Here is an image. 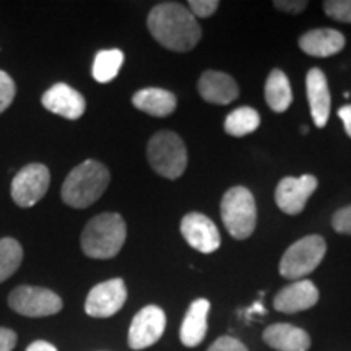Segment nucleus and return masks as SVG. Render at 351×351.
<instances>
[{"instance_id":"nucleus-24","label":"nucleus","mask_w":351,"mask_h":351,"mask_svg":"<svg viewBox=\"0 0 351 351\" xmlns=\"http://www.w3.org/2000/svg\"><path fill=\"white\" fill-rule=\"evenodd\" d=\"M23 261V247L13 238L0 239V283L19 270Z\"/></svg>"},{"instance_id":"nucleus-4","label":"nucleus","mask_w":351,"mask_h":351,"mask_svg":"<svg viewBox=\"0 0 351 351\" xmlns=\"http://www.w3.org/2000/svg\"><path fill=\"white\" fill-rule=\"evenodd\" d=\"M221 219L232 238L247 239L257 225V207L252 192L243 186L231 187L221 199Z\"/></svg>"},{"instance_id":"nucleus-28","label":"nucleus","mask_w":351,"mask_h":351,"mask_svg":"<svg viewBox=\"0 0 351 351\" xmlns=\"http://www.w3.org/2000/svg\"><path fill=\"white\" fill-rule=\"evenodd\" d=\"M332 226L340 234H351V205L335 212L332 218Z\"/></svg>"},{"instance_id":"nucleus-34","label":"nucleus","mask_w":351,"mask_h":351,"mask_svg":"<svg viewBox=\"0 0 351 351\" xmlns=\"http://www.w3.org/2000/svg\"><path fill=\"white\" fill-rule=\"evenodd\" d=\"M256 313H258V314H265V307H263L261 302H256V304H254L251 309H249V314H256Z\"/></svg>"},{"instance_id":"nucleus-14","label":"nucleus","mask_w":351,"mask_h":351,"mask_svg":"<svg viewBox=\"0 0 351 351\" xmlns=\"http://www.w3.org/2000/svg\"><path fill=\"white\" fill-rule=\"evenodd\" d=\"M319 289L311 280H298L276 293L274 306L278 313L296 314L317 304Z\"/></svg>"},{"instance_id":"nucleus-21","label":"nucleus","mask_w":351,"mask_h":351,"mask_svg":"<svg viewBox=\"0 0 351 351\" xmlns=\"http://www.w3.org/2000/svg\"><path fill=\"white\" fill-rule=\"evenodd\" d=\"M265 101L274 112H285L293 103V91L288 77L274 69L265 82Z\"/></svg>"},{"instance_id":"nucleus-15","label":"nucleus","mask_w":351,"mask_h":351,"mask_svg":"<svg viewBox=\"0 0 351 351\" xmlns=\"http://www.w3.org/2000/svg\"><path fill=\"white\" fill-rule=\"evenodd\" d=\"M306 90L314 124L322 129L326 127L328 116H330L332 104L326 73L320 69H311L306 75Z\"/></svg>"},{"instance_id":"nucleus-20","label":"nucleus","mask_w":351,"mask_h":351,"mask_svg":"<svg viewBox=\"0 0 351 351\" xmlns=\"http://www.w3.org/2000/svg\"><path fill=\"white\" fill-rule=\"evenodd\" d=\"M132 104L140 111L155 117H166L174 112L176 96L163 88H143L132 98Z\"/></svg>"},{"instance_id":"nucleus-19","label":"nucleus","mask_w":351,"mask_h":351,"mask_svg":"<svg viewBox=\"0 0 351 351\" xmlns=\"http://www.w3.org/2000/svg\"><path fill=\"white\" fill-rule=\"evenodd\" d=\"M302 52L313 57H330L345 47V36L332 28L311 29L300 38Z\"/></svg>"},{"instance_id":"nucleus-29","label":"nucleus","mask_w":351,"mask_h":351,"mask_svg":"<svg viewBox=\"0 0 351 351\" xmlns=\"http://www.w3.org/2000/svg\"><path fill=\"white\" fill-rule=\"evenodd\" d=\"M207 351H249V350L245 348L243 341L234 339V337L225 335V337H219L218 340H215V343L210 346Z\"/></svg>"},{"instance_id":"nucleus-2","label":"nucleus","mask_w":351,"mask_h":351,"mask_svg":"<svg viewBox=\"0 0 351 351\" xmlns=\"http://www.w3.org/2000/svg\"><path fill=\"white\" fill-rule=\"evenodd\" d=\"M111 176L99 161L86 160L70 171L62 184V200L72 208H86L106 192Z\"/></svg>"},{"instance_id":"nucleus-32","label":"nucleus","mask_w":351,"mask_h":351,"mask_svg":"<svg viewBox=\"0 0 351 351\" xmlns=\"http://www.w3.org/2000/svg\"><path fill=\"white\" fill-rule=\"evenodd\" d=\"M339 117L341 119V122H343L345 132L351 138V104H346V106H341L339 109Z\"/></svg>"},{"instance_id":"nucleus-3","label":"nucleus","mask_w":351,"mask_h":351,"mask_svg":"<svg viewBox=\"0 0 351 351\" xmlns=\"http://www.w3.org/2000/svg\"><path fill=\"white\" fill-rule=\"evenodd\" d=\"M125 238L124 218L117 213H101L86 223L80 244L88 257L112 258L121 252Z\"/></svg>"},{"instance_id":"nucleus-16","label":"nucleus","mask_w":351,"mask_h":351,"mask_svg":"<svg viewBox=\"0 0 351 351\" xmlns=\"http://www.w3.org/2000/svg\"><path fill=\"white\" fill-rule=\"evenodd\" d=\"M199 93L207 103L230 104L238 98L239 88L234 78L228 73L207 70L199 80Z\"/></svg>"},{"instance_id":"nucleus-8","label":"nucleus","mask_w":351,"mask_h":351,"mask_svg":"<svg viewBox=\"0 0 351 351\" xmlns=\"http://www.w3.org/2000/svg\"><path fill=\"white\" fill-rule=\"evenodd\" d=\"M51 184V173L47 166L32 163L21 168L12 181V199L21 208L36 205L46 195Z\"/></svg>"},{"instance_id":"nucleus-18","label":"nucleus","mask_w":351,"mask_h":351,"mask_svg":"<svg viewBox=\"0 0 351 351\" xmlns=\"http://www.w3.org/2000/svg\"><path fill=\"white\" fill-rule=\"evenodd\" d=\"M208 300L200 298V300L192 302L186 315H184L181 332H179L182 345L189 346V348H194V346H199L204 341L208 328Z\"/></svg>"},{"instance_id":"nucleus-17","label":"nucleus","mask_w":351,"mask_h":351,"mask_svg":"<svg viewBox=\"0 0 351 351\" xmlns=\"http://www.w3.org/2000/svg\"><path fill=\"white\" fill-rule=\"evenodd\" d=\"M263 341L276 351H307L311 337L291 324H271L263 330Z\"/></svg>"},{"instance_id":"nucleus-1","label":"nucleus","mask_w":351,"mask_h":351,"mask_svg":"<svg viewBox=\"0 0 351 351\" xmlns=\"http://www.w3.org/2000/svg\"><path fill=\"white\" fill-rule=\"evenodd\" d=\"M147 25L152 36L174 52L192 51L202 38L199 21L186 5L178 2H163L153 7Z\"/></svg>"},{"instance_id":"nucleus-31","label":"nucleus","mask_w":351,"mask_h":351,"mask_svg":"<svg viewBox=\"0 0 351 351\" xmlns=\"http://www.w3.org/2000/svg\"><path fill=\"white\" fill-rule=\"evenodd\" d=\"M16 345V333L10 328L0 327V351H13Z\"/></svg>"},{"instance_id":"nucleus-23","label":"nucleus","mask_w":351,"mask_h":351,"mask_svg":"<svg viewBox=\"0 0 351 351\" xmlns=\"http://www.w3.org/2000/svg\"><path fill=\"white\" fill-rule=\"evenodd\" d=\"M124 64V54L119 49L99 51L93 62V78L98 83L112 82Z\"/></svg>"},{"instance_id":"nucleus-30","label":"nucleus","mask_w":351,"mask_h":351,"mask_svg":"<svg viewBox=\"0 0 351 351\" xmlns=\"http://www.w3.org/2000/svg\"><path fill=\"white\" fill-rule=\"evenodd\" d=\"M274 7L276 10H282L287 13H301L307 7V2H301V0H278V2H274Z\"/></svg>"},{"instance_id":"nucleus-7","label":"nucleus","mask_w":351,"mask_h":351,"mask_svg":"<svg viewBox=\"0 0 351 351\" xmlns=\"http://www.w3.org/2000/svg\"><path fill=\"white\" fill-rule=\"evenodd\" d=\"M8 304L15 313L25 317H47L60 313L64 302L54 291L41 287L21 285L8 296Z\"/></svg>"},{"instance_id":"nucleus-25","label":"nucleus","mask_w":351,"mask_h":351,"mask_svg":"<svg viewBox=\"0 0 351 351\" xmlns=\"http://www.w3.org/2000/svg\"><path fill=\"white\" fill-rule=\"evenodd\" d=\"M324 12L341 23H351V0H327L324 2Z\"/></svg>"},{"instance_id":"nucleus-9","label":"nucleus","mask_w":351,"mask_h":351,"mask_svg":"<svg viewBox=\"0 0 351 351\" xmlns=\"http://www.w3.org/2000/svg\"><path fill=\"white\" fill-rule=\"evenodd\" d=\"M127 301L124 280L112 278L91 288L85 301V313L91 317L106 319L117 314Z\"/></svg>"},{"instance_id":"nucleus-27","label":"nucleus","mask_w":351,"mask_h":351,"mask_svg":"<svg viewBox=\"0 0 351 351\" xmlns=\"http://www.w3.org/2000/svg\"><path fill=\"white\" fill-rule=\"evenodd\" d=\"M219 2L218 0H191L187 3V8L191 10L192 15L199 16V19H207V16H212L215 12L218 10Z\"/></svg>"},{"instance_id":"nucleus-10","label":"nucleus","mask_w":351,"mask_h":351,"mask_svg":"<svg viewBox=\"0 0 351 351\" xmlns=\"http://www.w3.org/2000/svg\"><path fill=\"white\" fill-rule=\"evenodd\" d=\"M165 328V311L158 306H145L132 319L129 328V346L132 350L148 348L163 337Z\"/></svg>"},{"instance_id":"nucleus-12","label":"nucleus","mask_w":351,"mask_h":351,"mask_svg":"<svg viewBox=\"0 0 351 351\" xmlns=\"http://www.w3.org/2000/svg\"><path fill=\"white\" fill-rule=\"evenodd\" d=\"M181 232L187 244L202 254H212L221 244L217 225L202 213H187L181 221Z\"/></svg>"},{"instance_id":"nucleus-6","label":"nucleus","mask_w":351,"mask_h":351,"mask_svg":"<svg viewBox=\"0 0 351 351\" xmlns=\"http://www.w3.org/2000/svg\"><path fill=\"white\" fill-rule=\"evenodd\" d=\"M326 252L327 244L322 236H306L285 251L280 261V274L288 280H301L317 269Z\"/></svg>"},{"instance_id":"nucleus-11","label":"nucleus","mask_w":351,"mask_h":351,"mask_svg":"<svg viewBox=\"0 0 351 351\" xmlns=\"http://www.w3.org/2000/svg\"><path fill=\"white\" fill-rule=\"evenodd\" d=\"M319 182L313 174L301 178H285L275 189V202L287 215H298L304 210L309 197L314 194Z\"/></svg>"},{"instance_id":"nucleus-22","label":"nucleus","mask_w":351,"mask_h":351,"mask_svg":"<svg viewBox=\"0 0 351 351\" xmlns=\"http://www.w3.org/2000/svg\"><path fill=\"white\" fill-rule=\"evenodd\" d=\"M261 125V116L254 108H238L228 114L225 119V132L231 137H244L252 134Z\"/></svg>"},{"instance_id":"nucleus-33","label":"nucleus","mask_w":351,"mask_h":351,"mask_svg":"<svg viewBox=\"0 0 351 351\" xmlns=\"http://www.w3.org/2000/svg\"><path fill=\"white\" fill-rule=\"evenodd\" d=\"M26 351H57V348L54 345H51L49 341L38 340V341H33V343L26 348Z\"/></svg>"},{"instance_id":"nucleus-13","label":"nucleus","mask_w":351,"mask_h":351,"mask_svg":"<svg viewBox=\"0 0 351 351\" xmlns=\"http://www.w3.org/2000/svg\"><path fill=\"white\" fill-rule=\"evenodd\" d=\"M43 106L47 111L62 116L69 121L80 119L86 109L85 98L65 83H56L52 85L41 98Z\"/></svg>"},{"instance_id":"nucleus-5","label":"nucleus","mask_w":351,"mask_h":351,"mask_svg":"<svg viewBox=\"0 0 351 351\" xmlns=\"http://www.w3.org/2000/svg\"><path fill=\"white\" fill-rule=\"evenodd\" d=\"M147 156L155 173L166 179L181 178L187 168V150L182 138L171 130H161L148 142Z\"/></svg>"},{"instance_id":"nucleus-26","label":"nucleus","mask_w":351,"mask_h":351,"mask_svg":"<svg viewBox=\"0 0 351 351\" xmlns=\"http://www.w3.org/2000/svg\"><path fill=\"white\" fill-rule=\"evenodd\" d=\"M15 93V82L12 80V77L8 75L7 72L0 70V114L5 111V109L13 103Z\"/></svg>"}]
</instances>
